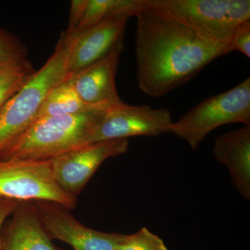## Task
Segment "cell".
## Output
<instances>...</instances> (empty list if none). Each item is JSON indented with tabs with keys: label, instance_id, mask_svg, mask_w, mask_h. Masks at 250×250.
I'll return each instance as SVG.
<instances>
[{
	"label": "cell",
	"instance_id": "6da1fadb",
	"mask_svg": "<svg viewBox=\"0 0 250 250\" xmlns=\"http://www.w3.org/2000/svg\"><path fill=\"white\" fill-rule=\"evenodd\" d=\"M140 6L134 16L136 78L146 95L161 98L231 52L169 15Z\"/></svg>",
	"mask_w": 250,
	"mask_h": 250
},
{
	"label": "cell",
	"instance_id": "7c38bea8",
	"mask_svg": "<svg viewBox=\"0 0 250 250\" xmlns=\"http://www.w3.org/2000/svg\"><path fill=\"white\" fill-rule=\"evenodd\" d=\"M213 154L226 166L233 187L242 197L250 199V124L215 138Z\"/></svg>",
	"mask_w": 250,
	"mask_h": 250
},
{
	"label": "cell",
	"instance_id": "9a60e30c",
	"mask_svg": "<svg viewBox=\"0 0 250 250\" xmlns=\"http://www.w3.org/2000/svg\"><path fill=\"white\" fill-rule=\"evenodd\" d=\"M140 9L139 0H87L83 18L75 34L89 29L116 15L134 16Z\"/></svg>",
	"mask_w": 250,
	"mask_h": 250
},
{
	"label": "cell",
	"instance_id": "ac0fdd59",
	"mask_svg": "<svg viewBox=\"0 0 250 250\" xmlns=\"http://www.w3.org/2000/svg\"><path fill=\"white\" fill-rule=\"evenodd\" d=\"M25 46L16 37L0 28V65L27 59Z\"/></svg>",
	"mask_w": 250,
	"mask_h": 250
},
{
	"label": "cell",
	"instance_id": "9c48e42d",
	"mask_svg": "<svg viewBox=\"0 0 250 250\" xmlns=\"http://www.w3.org/2000/svg\"><path fill=\"white\" fill-rule=\"evenodd\" d=\"M36 203L38 215L48 236L70 245L75 250H118L126 238V235L87 228L58 204Z\"/></svg>",
	"mask_w": 250,
	"mask_h": 250
},
{
	"label": "cell",
	"instance_id": "52a82bcc",
	"mask_svg": "<svg viewBox=\"0 0 250 250\" xmlns=\"http://www.w3.org/2000/svg\"><path fill=\"white\" fill-rule=\"evenodd\" d=\"M170 111L148 105L132 106L125 103L108 108L90 135L87 144L134 136L156 137L167 133L172 124Z\"/></svg>",
	"mask_w": 250,
	"mask_h": 250
},
{
	"label": "cell",
	"instance_id": "8fae6325",
	"mask_svg": "<svg viewBox=\"0 0 250 250\" xmlns=\"http://www.w3.org/2000/svg\"><path fill=\"white\" fill-rule=\"evenodd\" d=\"M129 17L116 15L77 35L70 59V77L108 55L123 37Z\"/></svg>",
	"mask_w": 250,
	"mask_h": 250
},
{
	"label": "cell",
	"instance_id": "277c9868",
	"mask_svg": "<svg viewBox=\"0 0 250 250\" xmlns=\"http://www.w3.org/2000/svg\"><path fill=\"white\" fill-rule=\"evenodd\" d=\"M140 5L169 15L229 48L234 29L250 19V0H140Z\"/></svg>",
	"mask_w": 250,
	"mask_h": 250
},
{
	"label": "cell",
	"instance_id": "ba28073f",
	"mask_svg": "<svg viewBox=\"0 0 250 250\" xmlns=\"http://www.w3.org/2000/svg\"><path fill=\"white\" fill-rule=\"evenodd\" d=\"M128 149V139H116L64 153L50 160L54 179L65 191L76 197L106 159L125 154Z\"/></svg>",
	"mask_w": 250,
	"mask_h": 250
},
{
	"label": "cell",
	"instance_id": "5b68a950",
	"mask_svg": "<svg viewBox=\"0 0 250 250\" xmlns=\"http://www.w3.org/2000/svg\"><path fill=\"white\" fill-rule=\"evenodd\" d=\"M250 124V78L234 88L202 100L175 123L167 133L183 139L195 150L207 135L223 125Z\"/></svg>",
	"mask_w": 250,
	"mask_h": 250
},
{
	"label": "cell",
	"instance_id": "44dd1931",
	"mask_svg": "<svg viewBox=\"0 0 250 250\" xmlns=\"http://www.w3.org/2000/svg\"><path fill=\"white\" fill-rule=\"evenodd\" d=\"M21 202L12 199L0 197V250H1V230L6 219L14 213Z\"/></svg>",
	"mask_w": 250,
	"mask_h": 250
},
{
	"label": "cell",
	"instance_id": "3957f363",
	"mask_svg": "<svg viewBox=\"0 0 250 250\" xmlns=\"http://www.w3.org/2000/svg\"><path fill=\"white\" fill-rule=\"evenodd\" d=\"M107 109L37 118L0 152V159L50 161L85 146L94 128Z\"/></svg>",
	"mask_w": 250,
	"mask_h": 250
},
{
	"label": "cell",
	"instance_id": "30bf717a",
	"mask_svg": "<svg viewBox=\"0 0 250 250\" xmlns=\"http://www.w3.org/2000/svg\"><path fill=\"white\" fill-rule=\"evenodd\" d=\"M125 46L123 42L108 55L70 77L80 98L85 104L111 108L123 103L116 86L118 64Z\"/></svg>",
	"mask_w": 250,
	"mask_h": 250
},
{
	"label": "cell",
	"instance_id": "8992f818",
	"mask_svg": "<svg viewBox=\"0 0 250 250\" xmlns=\"http://www.w3.org/2000/svg\"><path fill=\"white\" fill-rule=\"evenodd\" d=\"M0 197L19 202H49L71 210L76 197L65 191L54 179L51 161L0 159Z\"/></svg>",
	"mask_w": 250,
	"mask_h": 250
},
{
	"label": "cell",
	"instance_id": "7a4b0ae2",
	"mask_svg": "<svg viewBox=\"0 0 250 250\" xmlns=\"http://www.w3.org/2000/svg\"><path fill=\"white\" fill-rule=\"evenodd\" d=\"M77 41V34H62L52 57L0 108V152L35 121L49 92L70 78L69 66Z\"/></svg>",
	"mask_w": 250,
	"mask_h": 250
},
{
	"label": "cell",
	"instance_id": "ffe728a7",
	"mask_svg": "<svg viewBox=\"0 0 250 250\" xmlns=\"http://www.w3.org/2000/svg\"><path fill=\"white\" fill-rule=\"evenodd\" d=\"M86 3L87 0H72L69 16L68 27L67 30L63 33L65 35L72 36L76 33L83 18Z\"/></svg>",
	"mask_w": 250,
	"mask_h": 250
},
{
	"label": "cell",
	"instance_id": "2e32d148",
	"mask_svg": "<svg viewBox=\"0 0 250 250\" xmlns=\"http://www.w3.org/2000/svg\"><path fill=\"white\" fill-rule=\"evenodd\" d=\"M35 72L27 59L0 65V108L30 80Z\"/></svg>",
	"mask_w": 250,
	"mask_h": 250
},
{
	"label": "cell",
	"instance_id": "4fadbf2b",
	"mask_svg": "<svg viewBox=\"0 0 250 250\" xmlns=\"http://www.w3.org/2000/svg\"><path fill=\"white\" fill-rule=\"evenodd\" d=\"M21 202L8 228L1 250H59L42 227L35 206Z\"/></svg>",
	"mask_w": 250,
	"mask_h": 250
},
{
	"label": "cell",
	"instance_id": "5bb4252c",
	"mask_svg": "<svg viewBox=\"0 0 250 250\" xmlns=\"http://www.w3.org/2000/svg\"><path fill=\"white\" fill-rule=\"evenodd\" d=\"M109 108L97 107L87 104L79 96L70 79L64 80L49 92L41 105L37 118L67 116Z\"/></svg>",
	"mask_w": 250,
	"mask_h": 250
},
{
	"label": "cell",
	"instance_id": "e0dca14e",
	"mask_svg": "<svg viewBox=\"0 0 250 250\" xmlns=\"http://www.w3.org/2000/svg\"><path fill=\"white\" fill-rule=\"evenodd\" d=\"M118 250H168L160 237L143 228L136 233L126 235Z\"/></svg>",
	"mask_w": 250,
	"mask_h": 250
},
{
	"label": "cell",
	"instance_id": "d6986e66",
	"mask_svg": "<svg viewBox=\"0 0 250 250\" xmlns=\"http://www.w3.org/2000/svg\"><path fill=\"white\" fill-rule=\"evenodd\" d=\"M231 51H238L250 58V20L238 24L230 41Z\"/></svg>",
	"mask_w": 250,
	"mask_h": 250
}]
</instances>
